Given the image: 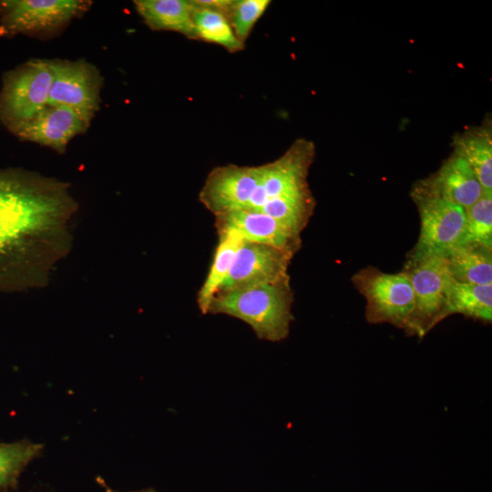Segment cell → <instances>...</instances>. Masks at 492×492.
<instances>
[{"label": "cell", "instance_id": "1", "mask_svg": "<svg viewBox=\"0 0 492 492\" xmlns=\"http://www.w3.org/2000/svg\"><path fill=\"white\" fill-rule=\"evenodd\" d=\"M78 204L68 183L0 169V292L42 289L73 246Z\"/></svg>", "mask_w": 492, "mask_h": 492}, {"label": "cell", "instance_id": "2", "mask_svg": "<svg viewBox=\"0 0 492 492\" xmlns=\"http://www.w3.org/2000/svg\"><path fill=\"white\" fill-rule=\"evenodd\" d=\"M292 302L290 278H286L218 292L207 313L235 317L249 324L259 339L279 342L290 333Z\"/></svg>", "mask_w": 492, "mask_h": 492}, {"label": "cell", "instance_id": "3", "mask_svg": "<svg viewBox=\"0 0 492 492\" xmlns=\"http://www.w3.org/2000/svg\"><path fill=\"white\" fill-rule=\"evenodd\" d=\"M403 272L410 280L415 296V309L406 333L421 339L446 318L447 296L454 280L445 253L412 250Z\"/></svg>", "mask_w": 492, "mask_h": 492}, {"label": "cell", "instance_id": "4", "mask_svg": "<svg viewBox=\"0 0 492 492\" xmlns=\"http://www.w3.org/2000/svg\"><path fill=\"white\" fill-rule=\"evenodd\" d=\"M351 280L365 299L364 317L369 323H388L406 333L415 309V296L410 280L403 271L387 273L368 266Z\"/></svg>", "mask_w": 492, "mask_h": 492}, {"label": "cell", "instance_id": "5", "mask_svg": "<svg viewBox=\"0 0 492 492\" xmlns=\"http://www.w3.org/2000/svg\"><path fill=\"white\" fill-rule=\"evenodd\" d=\"M53 79L50 60L34 59L5 77L0 95V116L15 129L29 121L48 104Z\"/></svg>", "mask_w": 492, "mask_h": 492}, {"label": "cell", "instance_id": "6", "mask_svg": "<svg viewBox=\"0 0 492 492\" xmlns=\"http://www.w3.org/2000/svg\"><path fill=\"white\" fill-rule=\"evenodd\" d=\"M314 153L313 143L301 138L277 159L261 165V180L246 210H258L272 199L312 192L307 177Z\"/></svg>", "mask_w": 492, "mask_h": 492}, {"label": "cell", "instance_id": "7", "mask_svg": "<svg viewBox=\"0 0 492 492\" xmlns=\"http://www.w3.org/2000/svg\"><path fill=\"white\" fill-rule=\"evenodd\" d=\"M91 4L83 0L1 1V26L9 34L53 33L86 12Z\"/></svg>", "mask_w": 492, "mask_h": 492}, {"label": "cell", "instance_id": "8", "mask_svg": "<svg viewBox=\"0 0 492 492\" xmlns=\"http://www.w3.org/2000/svg\"><path fill=\"white\" fill-rule=\"evenodd\" d=\"M53 79L48 104L71 108L91 121L99 108L102 79L85 60H50Z\"/></svg>", "mask_w": 492, "mask_h": 492}, {"label": "cell", "instance_id": "9", "mask_svg": "<svg viewBox=\"0 0 492 492\" xmlns=\"http://www.w3.org/2000/svg\"><path fill=\"white\" fill-rule=\"evenodd\" d=\"M261 168L227 164L211 169L199 200L214 216L246 210L260 183Z\"/></svg>", "mask_w": 492, "mask_h": 492}, {"label": "cell", "instance_id": "10", "mask_svg": "<svg viewBox=\"0 0 492 492\" xmlns=\"http://www.w3.org/2000/svg\"><path fill=\"white\" fill-rule=\"evenodd\" d=\"M293 256L282 249L242 239L228 277L217 293L290 278L288 267Z\"/></svg>", "mask_w": 492, "mask_h": 492}, {"label": "cell", "instance_id": "11", "mask_svg": "<svg viewBox=\"0 0 492 492\" xmlns=\"http://www.w3.org/2000/svg\"><path fill=\"white\" fill-rule=\"evenodd\" d=\"M420 218V233L413 251L446 253L461 242L466 210L435 198H413Z\"/></svg>", "mask_w": 492, "mask_h": 492}, {"label": "cell", "instance_id": "12", "mask_svg": "<svg viewBox=\"0 0 492 492\" xmlns=\"http://www.w3.org/2000/svg\"><path fill=\"white\" fill-rule=\"evenodd\" d=\"M484 193L471 167L453 153L435 173L415 183L411 196L441 199L466 210Z\"/></svg>", "mask_w": 492, "mask_h": 492}, {"label": "cell", "instance_id": "13", "mask_svg": "<svg viewBox=\"0 0 492 492\" xmlns=\"http://www.w3.org/2000/svg\"><path fill=\"white\" fill-rule=\"evenodd\" d=\"M89 125L90 120L71 108L47 105L32 119L13 130L23 140L63 153L68 142L84 133Z\"/></svg>", "mask_w": 492, "mask_h": 492}, {"label": "cell", "instance_id": "14", "mask_svg": "<svg viewBox=\"0 0 492 492\" xmlns=\"http://www.w3.org/2000/svg\"><path fill=\"white\" fill-rule=\"evenodd\" d=\"M217 231H231L241 239L282 249L294 255L301 235L261 211L236 210L215 216Z\"/></svg>", "mask_w": 492, "mask_h": 492}, {"label": "cell", "instance_id": "15", "mask_svg": "<svg viewBox=\"0 0 492 492\" xmlns=\"http://www.w3.org/2000/svg\"><path fill=\"white\" fill-rule=\"evenodd\" d=\"M134 5L150 29L173 31L196 40L193 0H136Z\"/></svg>", "mask_w": 492, "mask_h": 492}, {"label": "cell", "instance_id": "16", "mask_svg": "<svg viewBox=\"0 0 492 492\" xmlns=\"http://www.w3.org/2000/svg\"><path fill=\"white\" fill-rule=\"evenodd\" d=\"M454 154L476 173L485 192H492V131L490 124L470 128L453 138Z\"/></svg>", "mask_w": 492, "mask_h": 492}, {"label": "cell", "instance_id": "17", "mask_svg": "<svg viewBox=\"0 0 492 492\" xmlns=\"http://www.w3.org/2000/svg\"><path fill=\"white\" fill-rule=\"evenodd\" d=\"M445 255L455 282L492 283V248L476 243H459Z\"/></svg>", "mask_w": 492, "mask_h": 492}, {"label": "cell", "instance_id": "18", "mask_svg": "<svg viewBox=\"0 0 492 492\" xmlns=\"http://www.w3.org/2000/svg\"><path fill=\"white\" fill-rule=\"evenodd\" d=\"M219 241L213 260L203 284L197 294V303L203 314L207 313L209 305L228 277L235 254L242 239L234 231H217Z\"/></svg>", "mask_w": 492, "mask_h": 492}, {"label": "cell", "instance_id": "19", "mask_svg": "<svg viewBox=\"0 0 492 492\" xmlns=\"http://www.w3.org/2000/svg\"><path fill=\"white\" fill-rule=\"evenodd\" d=\"M460 313L484 323L492 321V283L453 282L449 289L446 316Z\"/></svg>", "mask_w": 492, "mask_h": 492}, {"label": "cell", "instance_id": "20", "mask_svg": "<svg viewBox=\"0 0 492 492\" xmlns=\"http://www.w3.org/2000/svg\"><path fill=\"white\" fill-rule=\"evenodd\" d=\"M195 11L193 26L196 40L219 45L230 53H237L245 47L235 36L226 15L210 7L200 5L193 0Z\"/></svg>", "mask_w": 492, "mask_h": 492}, {"label": "cell", "instance_id": "21", "mask_svg": "<svg viewBox=\"0 0 492 492\" xmlns=\"http://www.w3.org/2000/svg\"><path fill=\"white\" fill-rule=\"evenodd\" d=\"M315 200L313 193L294 197L275 198L266 201L258 210L272 217L301 235L313 216Z\"/></svg>", "mask_w": 492, "mask_h": 492}, {"label": "cell", "instance_id": "22", "mask_svg": "<svg viewBox=\"0 0 492 492\" xmlns=\"http://www.w3.org/2000/svg\"><path fill=\"white\" fill-rule=\"evenodd\" d=\"M465 210L466 224L460 243H476L492 248V192H485Z\"/></svg>", "mask_w": 492, "mask_h": 492}, {"label": "cell", "instance_id": "23", "mask_svg": "<svg viewBox=\"0 0 492 492\" xmlns=\"http://www.w3.org/2000/svg\"><path fill=\"white\" fill-rule=\"evenodd\" d=\"M40 450L39 444H0V487L12 483Z\"/></svg>", "mask_w": 492, "mask_h": 492}, {"label": "cell", "instance_id": "24", "mask_svg": "<svg viewBox=\"0 0 492 492\" xmlns=\"http://www.w3.org/2000/svg\"><path fill=\"white\" fill-rule=\"evenodd\" d=\"M270 0H232L227 19L236 37L245 44L256 22L270 5Z\"/></svg>", "mask_w": 492, "mask_h": 492}]
</instances>
